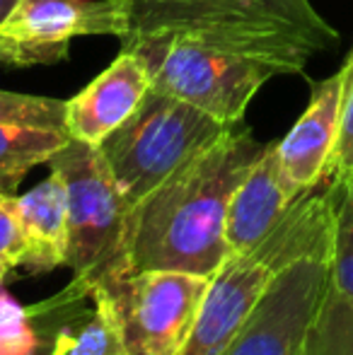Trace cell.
<instances>
[{
  "label": "cell",
  "mask_w": 353,
  "mask_h": 355,
  "mask_svg": "<svg viewBox=\"0 0 353 355\" xmlns=\"http://www.w3.org/2000/svg\"><path fill=\"white\" fill-rule=\"evenodd\" d=\"M123 0H19L0 22V68L56 66L78 37H126Z\"/></svg>",
  "instance_id": "7"
},
{
  "label": "cell",
  "mask_w": 353,
  "mask_h": 355,
  "mask_svg": "<svg viewBox=\"0 0 353 355\" xmlns=\"http://www.w3.org/2000/svg\"><path fill=\"white\" fill-rule=\"evenodd\" d=\"M320 187L302 193L252 252L232 254L211 276L191 334L177 355H221L283 268L300 259L329 257L334 196L329 179Z\"/></svg>",
  "instance_id": "3"
},
{
  "label": "cell",
  "mask_w": 353,
  "mask_h": 355,
  "mask_svg": "<svg viewBox=\"0 0 353 355\" xmlns=\"http://www.w3.org/2000/svg\"><path fill=\"white\" fill-rule=\"evenodd\" d=\"M56 317L49 302L22 307L0 288V355H51V327Z\"/></svg>",
  "instance_id": "16"
},
{
  "label": "cell",
  "mask_w": 353,
  "mask_h": 355,
  "mask_svg": "<svg viewBox=\"0 0 353 355\" xmlns=\"http://www.w3.org/2000/svg\"><path fill=\"white\" fill-rule=\"evenodd\" d=\"M24 254H27V239H24L17 196L0 193V268L5 271L22 268Z\"/></svg>",
  "instance_id": "20"
},
{
  "label": "cell",
  "mask_w": 353,
  "mask_h": 355,
  "mask_svg": "<svg viewBox=\"0 0 353 355\" xmlns=\"http://www.w3.org/2000/svg\"><path fill=\"white\" fill-rule=\"evenodd\" d=\"M349 63L327 80L312 83L310 104L295 121V126L276 143L283 172L298 191H310L329 179L332 157L341 131L346 87H349Z\"/></svg>",
  "instance_id": "10"
},
{
  "label": "cell",
  "mask_w": 353,
  "mask_h": 355,
  "mask_svg": "<svg viewBox=\"0 0 353 355\" xmlns=\"http://www.w3.org/2000/svg\"><path fill=\"white\" fill-rule=\"evenodd\" d=\"M0 123L66 131V99L0 89Z\"/></svg>",
  "instance_id": "19"
},
{
  "label": "cell",
  "mask_w": 353,
  "mask_h": 355,
  "mask_svg": "<svg viewBox=\"0 0 353 355\" xmlns=\"http://www.w3.org/2000/svg\"><path fill=\"white\" fill-rule=\"evenodd\" d=\"M300 196L302 191L283 172L276 143H266L261 157L252 164L230 198L225 225L230 257L252 252Z\"/></svg>",
  "instance_id": "12"
},
{
  "label": "cell",
  "mask_w": 353,
  "mask_h": 355,
  "mask_svg": "<svg viewBox=\"0 0 353 355\" xmlns=\"http://www.w3.org/2000/svg\"><path fill=\"white\" fill-rule=\"evenodd\" d=\"M208 283L211 278L184 271H133L109 288L119 307L128 355L182 351Z\"/></svg>",
  "instance_id": "8"
},
{
  "label": "cell",
  "mask_w": 353,
  "mask_h": 355,
  "mask_svg": "<svg viewBox=\"0 0 353 355\" xmlns=\"http://www.w3.org/2000/svg\"><path fill=\"white\" fill-rule=\"evenodd\" d=\"M49 169L66 184L71 283L87 297L97 288H114L133 273L128 257L133 203L97 145L71 138L49 159Z\"/></svg>",
  "instance_id": "4"
},
{
  "label": "cell",
  "mask_w": 353,
  "mask_h": 355,
  "mask_svg": "<svg viewBox=\"0 0 353 355\" xmlns=\"http://www.w3.org/2000/svg\"><path fill=\"white\" fill-rule=\"evenodd\" d=\"M302 355H353V304L327 288L305 334Z\"/></svg>",
  "instance_id": "17"
},
{
  "label": "cell",
  "mask_w": 353,
  "mask_h": 355,
  "mask_svg": "<svg viewBox=\"0 0 353 355\" xmlns=\"http://www.w3.org/2000/svg\"><path fill=\"white\" fill-rule=\"evenodd\" d=\"M150 75L133 49H121L87 87L66 99V131L71 138L99 145L133 116L150 92Z\"/></svg>",
  "instance_id": "11"
},
{
  "label": "cell",
  "mask_w": 353,
  "mask_h": 355,
  "mask_svg": "<svg viewBox=\"0 0 353 355\" xmlns=\"http://www.w3.org/2000/svg\"><path fill=\"white\" fill-rule=\"evenodd\" d=\"M51 355H128L121 317L109 290L92 295L68 285L51 327Z\"/></svg>",
  "instance_id": "13"
},
{
  "label": "cell",
  "mask_w": 353,
  "mask_h": 355,
  "mask_svg": "<svg viewBox=\"0 0 353 355\" xmlns=\"http://www.w3.org/2000/svg\"><path fill=\"white\" fill-rule=\"evenodd\" d=\"M346 63L351 68L349 87H346L344 114H341L339 141H336V150L329 167V179H334V182H351L353 179V49L346 56Z\"/></svg>",
  "instance_id": "21"
},
{
  "label": "cell",
  "mask_w": 353,
  "mask_h": 355,
  "mask_svg": "<svg viewBox=\"0 0 353 355\" xmlns=\"http://www.w3.org/2000/svg\"><path fill=\"white\" fill-rule=\"evenodd\" d=\"M17 3H19V0H0V22H3V19L8 17L10 10H12Z\"/></svg>",
  "instance_id": "22"
},
{
  "label": "cell",
  "mask_w": 353,
  "mask_h": 355,
  "mask_svg": "<svg viewBox=\"0 0 353 355\" xmlns=\"http://www.w3.org/2000/svg\"><path fill=\"white\" fill-rule=\"evenodd\" d=\"M121 49H133L143 58L153 89L211 114L225 126L242 123L255 94L281 75L259 58L182 37L146 39Z\"/></svg>",
  "instance_id": "6"
},
{
  "label": "cell",
  "mask_w": 353,
  "mask_h": 355,
  "mask_svg": "<svg viewBox=\"0 0 353 355\" xmlns=\"http://www.w3.org/2000/svg\"><path fill=\"white\" fill-rule=\"evenodd\" d=\"M126 37H182L271 63L281 75L302 73L315 53L339 44V32L310 0H123Z\"/></svg>",
  "instance_id": "2"
},
{
  "label": "cell",
  "mask_w": 353,
  "mask_h": 355,
  "mask_svg": "<svg viewBox=\"0 0 353 355\" xmlns=\"http://www.w3.org/2000/svg\"><path fill=\"white\" fill-rule=\"evenodd\" d=\"M68 141V131L0 123V193H15L34 167L49 164Z\"/></svg>",
  "instance_id": "15"
},
{
  "label": "cell",
  "mask_w": 353,
  "mask_h": 355,
  "mask_svg": "<svg viewBox=\"0 0 353 355\" xmlns=\"http://www.w3.org/2000/svg\"><path fill=\"white\" fill-rule=\"evenodd\" d=\"M329 257H310L283 268L245 327L221 355H302L305 334L327 288Z\"/></svg>",
  "instance_id": "9"
},
{
  "label": "cell",
  "mask_w": 353,
  "mask_h": 355,
  "mask_svg": "<svg viewBox=\"0 0 353 355\" xmlns=\"http://www.w3.org/2000/svg\"><path fill=\"white\" fill-rule=\"evenodd\" d=\"M8 273H10V271H5V268H0V288H3V281H5V278H8Z\"/></svg>",
  "instance_id": "23"
},
{
  "label": "cell",
  "mask_w": 353,
  "mask_h": 355,
  "mask_svg": "<svg viewBox=\"0 0 353 355\" xmlns=\"http://www.w3.org/2000/svg\"><path fill=\"white\" fill-rule=\"evenodd\" d=\"M73 3H94V0H73Z\"/></svg>",
  "instance_id": "24"
},
{
  "label": "cell",
  "mask_w": 353,
  "mask_h": 355,
  "mask_svg": "<svg viewBox=\"0 0 353 355\" xmlns=\"http://www.w3.org/2000/svg\"><path fill=\"white\" fill-rule=\"evenodd\" d=\"M230 128L211 114L150 87L133 116L97 148L136 206Z\"/></svg>",
  "instance_id": "5"
},
{
  "label": "cell",
  "mask_w": 353,
  "mask_h": 355,
  "mask_svg": "<svg viewBox=\"0 0 353 355\" xmlns=\"http://www.w3.org/2000/svg\"><path fill=\"white\" fill-rule=\"evenodd\" d=\"M334 196V225H332L329 252V288L336 290L349 304H353V179L334 182L329 179Z\"/></svg>",
  "instance_id": "18"
},
{
  "label": "cell",
  "mask_w": 353,
  "mask_h": 355,
  "mask_svg": "<svg viewBox=\"0 0 353 355\" xmlns=\"http://www.w3.org/2000/svg\"><path fill=\"white\" fill-rule=\"evenodd\" d=\"M264 148L266 143L237 123L138 201L128 237L133 271L216 276L230 259L225 239L230 198Z\"/></svg>",
  "instance_id": "1"
},
{
  "label": "cell",
  "mask_w": 353,
  "mask_h": 355,
  "mask_svg": "<svg viewBox=\"0 0 353 355\" xmlns=\"http://www.w3.org/2000/svg\"><path fill=\"white\" fill-rule=\"evenodd\" d=\"M27 254L22 268L29 276H44L68 263V196L66 184L49 172L27 193L17 196Z\"/></svg>",
  "instance_id": "14"
}]
</instances>
